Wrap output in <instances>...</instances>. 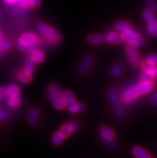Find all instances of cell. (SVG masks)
I'll return each mask as SVG.
<instances>
[{
	"label": "cell",
	"mask_w": 157,
	"mask_h": 158,
	"mask_svg": "<svg viewBox=\"0 0 157 158\" xmlns=\"http://www.w3.org/2000/svg\"><path fill=\"white\" fill-rule=\"evenodd\" d=\"M48 96L52 100L55 108L58 110H63L65 108V104L62 98V92L59 85L56 84H51L48 88Z\"/></svg>",
	"instance_id": "obj_1"
},
{
	"label": "cell",
	"mask_w": 157,
	"mask_h": 158,
	"mask_svg": "<svg viewBox=\"0 0 157 158\" xmlns=\"http://www.w3.org/2000/svg\"><path fill=\"white\" fill-rule=\"evenodd\" d=\"M35 27L43 35L45 36L46 38L50 39V41L52 44L60 43V40H61V35H60V33L56 32L50 26H48L44 23L38 22L36 23Z\"/></svg>",
	"instance_id": "obj_2"
},
{
	"label": "cell",
	"mask_w": 157,
	"mask_h": 158,
	"mask_svg": "<svg viewBox=\"0 0 157 158\" xmlns=\"http://www.w3.org/2000/svg\"><path fill=\"white\" fill-rule=\"evenodd\" d=\"M122 35H123V40H125L126 42H127V44H131L136 48L142 47L144 44V41L141 35L139 34V32L135 31L130 30L123 33Z\"/></svg>",
	"instance_id": "obj_3"
},
{
	"label": "cell",
	"mask_w": 157,
	"mask_h": 158,
	"mask_svg": "<svg viewBox=\"0 0 157 158\" xmlns=\"http://www.w3.org/2000/svg\"><path fill=\"white\" fill-rule=\"evenodd\" d=\"M139 96L140 95L139 94L135 86H131L123 91L121 96V100L123 104H130L137 100Z\"/></svg>",
	"instance_id": "obj_4"
},
{
	"label": "cell",
	"mask_w": 157,
	"mask_h": 158,
	"mask_svg": "<svg viewBox=\"0 0 157 158\" xmlns=\"http://www.w3.org/2000/svg\"><path fill=\"white\" fill-rule=\"evenodd\" d=\"M126 54H127V60L129 63L134 66H137L140 63V57L138 54L136 47L131 45V44H127L126 47Z\"/></svg>",
	"instance_id": "obj_5"
},
{
	"label": "cell",
	"mask_w": 157,
	"mask_h": 158,
	"mask_svg": "<svg viewBox=\"0 0 157 158\" xmlns=\"http://www.w3.org/2000/svg\"><path fill=\"white\" fill-rule=\"evenodd\" d=\"M92 64H93V58L91 56H87L82 60L80 65L77 68L78 73L81 76L87 74L90 68H92Z\"/></svg>",
	"instance_id": "obj_6"
},
{
	"label": "cell",
	"mask_w": 157,
	"mask_h": 158,
	"mask_svg": "<svg viewBox=\"0 0 157 158\" xmlns=\"http://www.w3.org/2000/svg\"><path fill=\"white\" fill-rule=\"evenodd\" d=\"M104 40L106 42L111 43V44H119L123 43V38L122 35H119L115 31H108L104 34Z\"/></svg>",
	"instance_id": "obj_7"
},
{
	"label": "cell",
	"mask_w": 157,
	"mask_h": 158,
	"mask_svg": "<svg viewBox=\"0 0 157 158\" xmlns=\"http://www.w3.org/2000/svg\"><path fill=\"white\" fill-rule=\"evenodd\" d=\"M136 89H137L138 92L140 96L142 95H145L151 92V91L153 90L154 88V84L153 83H149V82H141L139 83L135 86Z\"/></svg>",
	"instance_id": "obj_8"
},
{
	"label": "cell",
	"mask_w": 157,
	"mask_h": 158,
	"mask_svg": "<svg viewBox=\"0 0 157 158\" xmlns=\"http://www.w3.org/2000/svg\"><path fill=\"white\" fill-rule=\"evenodd\" d=\"M100 132L102 139L105 140H114L115 138V132L111 128L107 126H101L100 128Z\"/></svg>",
	"instance_id": "obj_9"
},
{
	"label": "cell",
	"mask_w": 157,
	"mask_h": 158,
	"mask_svg": "<svg viewBox=\"0 0 157 158\" xmlns=\"http://www.w3.org/2000/svg\"><path fill=\"white\" fill-rule=\"evenodd\" d=\"M19 42L24 43V44H37L38 42V37L33 33H27L24 34L23 35L21 36V38L19 40Z\"/></svg>",
	"instance_id": "obj_10"
},
{
	"label": "cell",
	"mask_w": 157,
	"mask_h": 158,
	"mask_svg": "<svg viewBox=\"0 0 157 158\" xmlns=\"http://www.w3.org/2000/svg\"><path fill=\"white\" fill-rule=\"evenodd\" d=\"M132 153L135 158H151V155L140 146L134 147L132 149Z\"/></svg>",
	"instance_id": "obj_11"
},
{
	"label": "cell",
	"mask_w": 157,
	"mask_h": 158,
	"mask_svg": "<svg viewBox=\"0 0 157 158\" xmlns=\"http://www.w3.org/2000/svg\"><path fill=\"white\" fill-rule=\"evenodd\" d=\"M17 48L19 49L20 51H22L23 52H26V53H31V54L32 52L36 50V47L35 44H24V43H21L19 41H18L17 43Z\"/></svg>",
	"instance_id": "obj_12"
},
{
	"label": "cell",
	"mask_w": 157,
	"mask_h": 158,
	"mask_svg": "<svg viewBox=\"0 0 157 158\" xmlns=\"http://www.w3.org/2000/svg\"><path fill=\"white\" fill-rule=\"evenodd\" d=\"M39 119V112L36 108H31L28 112V120L30 124H36Z\"/></svg>",
	"instance_id": "obj_13"
},
{
	"label": "cell",
	"mask_w": 157,
	"mask_h": 158,
	"mask_svg": "<svg viewBox=\"0 0 157 158\" xmlns=\"http://www.w3.org/2000/svg\"><path fill=\"white\" fill-rule=\"evenodd\" d=\"M142 68H143V72L155 77V75L157 74L156 66H155L153 64H149V63L146 61V62H143V64H142Z\"/></svg>",
	"instance_id": "obj_14"
},
{
	"label": "cell",
	"mask_w": 157,
	"mask_h": 158,
	"mask_svg": "<svg viewBox=\"0 0 157 158\" xmlns=\"http://www.w3.org/2000/svg\"><path fill=\"white\" fill-rule=\"evenodd\" d=\"M115 29L117 31L120 32L122 34L125 33V32L131 30V25L127 22H117L115 24Z\"/></svg>",
	"instance_id": "obj_15"
},
{
	"label": "cell",
	"mask_w": 157,
	"mask_h": 158,
	"mask_svg": "<svg viewBox=\"0 0 157 158\" xmlns=\"http://www.w3.org/2000/svg\"><path fill=\"white\" fill-rule=\"evenodd\" d=\"M68 110L72 113H79V112H82L84 109V105L80 103H76V101H74L73 103L70 104L68 105Z\"/></svg>",
	"instance_id": "obj_16"
},
{
	"label": "cell",
	"mask_w": 157,
	"mask_h": 158,
	"mask_svg": "<svg viewBox=\"0 0 157 158\" xmlns=\"http://www.w3.org/2000/svg\"><path fill=\"white\" fill-rule=\"evenodd\" d=\"M62 98L64 100V102L65 105L68 106V104L73 103L75 100V96L72 94V92L70 91H64V92H62Z\"/></svg>",
	"instance_id": "obj_17"
},
{
	"label": "cell",
	"mask_w": 157,
	"mask_h": 158,
	"mask_svg": "<svg viewBox=\"0 0 157 158\" xmlns=\"http://www.w3.org/2000/svg\"><path fill=\"white\" fill-rule=\"evenodd\" d=\"M143 16L147 23H153L155 21V15L154 14V11H152L148 8L143 10Z\"/></svg>",
	"instance_id": "obj_18"
},
{
	"label": "cell",
	"mask_w": 157,
	"mask_h": 158,
	"mask_svg": "<svg viewBox=\"0 0 157 158\" xmlns=\"http://www.w3.org/2000/svg\"><path fill=\"white\" fill-rule=\"evenodd\" d=\"M107 96H108V99L113 105L119 103V96H118V93L115 89H112V88L109 89L107 92Z\"/></svg>",
	"instance_id": "obj_19"
},
{
	"label": "cell",
	"mask_w": 157,
	"mask_h": 158,
	"mask_svg": "<svg viewBox=\"0 0 157 158\" xmlns=\"http://www.w3.org/2000/svg\"><path fill=\"white\" fill-rule=\"evenodd\" d=\"M88 41L95 45H99L104 42V36L100 35H90L88 36Z\"/></svg>",
	"instance_id": "obj_20"
},
{
	"label": "cell",
	"mask_w": 157,
	"mask_h": 158,
	"mask_svg": "<svg viewBox=\"0 0 157 158\" xmlns=\"http://www.w3.org/2000/svg\"><path fill=\"white\" fill-rule=\"evenodd\" d=\"M17 77H18L19 80L21 81L22 83H29L31 80V74L28 73L26 71H21L17 74Z\"/></svg>",
	"instance_id": "obj_21"
},
{
	"label": "cell",
	"mask_w": 157,
	"mask_h": 158,
	"mask_svg": "<svg viewBox=\"0 0 157 158\" xmlns=\"http://www.w3.org/2000/svg\"><path fill=\"white\" fill-rule=\"evenodd\" d=\"M35 63L34 62V60H32L31 56H29L25 60V67H24V69L28 73H31V74L32 72H34V69H35Z\"/></svg>",
	"instance_id": "obj_22"
},
{
	"label": "cell",
	"mask_w": 157,
	"mask_h": 158,
	"mask_svg": "<svg viewBox=\"0 0 157 158\" xmlns=\"http://www.w3.org/2000/svg\"><path fill=\"white\" fill-rule=\"evenodd\" d=\"M64 140V136H63L60 131L55 132L53 134V136H52V143H53L54 145H56V146L60 145L63 143Z\"/></svg>",
	"instance_id": "obj_23"
},
{
	"label": "cell",
	"mask_w": 157,
	"mask_h": 158,
	"mask_svg": "<svg viewBox=\"0 0 157 158\" xmlns=\"http://www.w3.org/2000/svg\"><path fill=\"white\" fill-rule=\"evenodd\" d=\"M31 58L32 60H34V62L36 64H40L42 63L44 60V54L43 52H42L41 51H34V52L31 53Z\"/></svg>",
	"instance_id": "obj_24"
},
{
	"label": "cell",
	"mask_w": 157,
	"mask_h": 158,
	"mask_svg": "<svg viewBox=\"0 0 157 158\" xmlns=\"http://www.w3.org/2000/svg\"><path fill=\"white\" fill-rule=\"evenodd\" d=\"M147 34L151 37H156L157 36V22L155 21L151 23H147Z\"/></svg>",
	"instance_id": "obj_25"
},
{
	"label": "cell",
	"mask_w": 157,
	"mask_h": 158,
	"mask_svg": "<svg viewBox=\"0 0 157 158\" xmlns=\"http://www.w3.org/2000/svg\"><path fill=\"white\" fill-rule=\"evenodd\" d=\"M20 102H21V96H19V94L17 95V96L8 97L7 103L9 104V106L11 107V108L17 107L20 104Z\"/></svg>",
	"instance_id": "obj_26"
},
{
	"label": "cell",
	"mask_w": 157,
	"mask_h": 158,
	"mask_svg": "<svg viewBox=\"0 0 157 158\" xmlns=\"http://www.w3.org/2000/svg\"><path fill=\"white\" fill-rule=\"evenodd\" d=\"M19 94V88L16 85H10L6 89V96L8 97L14 96Z\"/></svg>",
	"instance_id": "obj_27"
},
{
	"label": "cell",
	"mask_w": 157,
	"mask_h": 158,
	"mask_svg": "<svg viewBox=\"0 0 157 158\" xmlns=\"http://www.w3.org/2000/svg\"><path fill=\"white\" fill-rule=\"evenodd\" d=\"M122 72H123V67H122L121 64H115L111 69V76H115V77L119 76V75H121Z\"/></svg>",
	"instance_id": "obj_28"
},
{
	"label": "cell",
	"mask_w": 157,
	"mask_h": 158,
	"mask_svg": "<svg viewBox=\"0 0 157 158\" xmlns=\"http://www.w3.org/2000/svg\"><path fill=\"white\" fill-rule=\"evenodd\" d=\"M114 106V111H115V115L119 117V118H123L125 116V112L123 110V108L120 105V104H116Z\"/></svg>",
	"instance_id": "obj_29"
},
{
	"label": "cell",
	"mask_w": 157,
	"mask_h": 158,
	"mask_svg": "<svg viewBox=\"0 0 157 158\" xmlns=\"http://www.w3.org/2000/svg\"><path fill=\"white\" fill-rule=\"evenodd\" d=\"M60 132H61V133L63 134V136H64V138H66V137L69 136L73 131H72V128H71L70 124H67L62 126L61 129H60Z\"/></svg>",
	"instance_id": "obj_30"
},
{
	"label": "cell",
	"mask_w": 157,
	"mask_h": 158,
	"mask_svg": "<svg viewBox=\"0 0 157 158\" xmlns=\"http://www.w3.org/2000/svg\"><path fill=\"white\" fill-rule=\"evenodd\" d=\"M144 3H145L146 6L152 11L157 10V2L155 0H144Z\"/></svg>",
	"instance_id": "obj_31"
},
{
	"label": "cell",
	"mask_w": 157,
	"mask_h": 158,
	"mask_svg": "<svg viewBox=\"0 0 157 158\" xmlns=\"http://www.w3.org/2000/svg\"><path fill=\"white\" fill-rule=\"evenodd\" d=\"M155 76H151V75L147 74L146 72H143V74L141 75L140 77V80L143 82H149V83H153L154 80H155Z\"/></svg>",
	"instance_id": "obj_32"
},
{
	"label": "cell",
	"mask_w": 157,
	"mask_h": 158,
	"mask_svg": "<svg viewBox=\"0 0 157 158\" xmlns=\"http://www.w3.org/2000/svg\"><path fill=\"white\" fill-rule=\"evenodd\" d=\"M18 7L21 9H28L31 6L30 0H19L18 2H16Z\"/></svg>",
	"instance_id": "obj_33"
},
{
	"label": "cell",
	"mask_w": 157,
	"mask_h": 158,
	"mask_svg": "<svg viewBox=\"0 0 157 158\" xmlns=\"http://www.w3.org/2000/svg\"><path fill=\"white\" fill-rule=\"evenodd\" d=\"M147 62L153 64L155 66L157 65V56L155 54H151L147 57Z\"/></svg>",
	"instance_id": "obj_34"
},
{
	"label": "cell",
	"mask_w": 157,
	"mask_h": 158,
	"mask_svg": "<svg viewBox=\"0 0 157 158\" xmlns=\"http://www.w3.org/2000/svg\"><path fill=\"white\" fill-rule=\"evenodd\" d=\"M101 140L104 143V144L108 145L109 147H111V148H116V147L118 146L117 142L114 140H105V139L101 138Z\"/></svg>",
	"instance_id": "obj_35"
},
{
	"label": "cell",
	"mask_w": 157,
	"mask_h": 158,
	"mask_svg": "<svg viewBox=\"0 0 157 158\" xmlns=\"http://www.w3.org/2000/svg\"><path fill=\"white\" fill-rule=\"evenodd\" d=\"M10 48V44L7 41H0V52L7 51Z\"/></svg>",
	"instance_id": "obj_36"
},
{
	"label": "cell",
	"mask_w": 157,
	"mask_h": 158,
	"mask_svg": "<svg viewBox=\"0 0 157 158\" xmlns=\"http://www.w3.org/2000/svg\"><path fill=\"white\" fill-rule=\"evenodd\" d=\"M149 101L150 103H151V104H152L154 106L157 105V91L151 95V97H150Z\"/></svg>",
	"instance_id": "obj_37"
},
{
	"label": "cell",
	"mask_w": 157,
	"mask_h": 158,
	"mask_svg": "<svg viewBox=\"0 0 157 158\" xmlns=\"http://www.w3.org/2000/svg\"><path fill=\"white\" fill-rule=\"evenodd\" d=\"M31 6L33 8H37L40 6L41 1L40 0H30Z\"/></svg>",
	"instance_id": "obj_38"
},
{
	"label": "cell",
	"mask_w": 157,
	"mask_h": 158,
	"mask_svg": "<svg viewBox=\"0 0 157 158\" xmlns=\"http://www.w3.org/2000/svg\"><path fill=\"white\" fill-rule=\"evenodd\" d=\"M70 125H71V128H72V131H77L80 128V125L76 122H72L70 123Z\"/></svg>",
	"instance_id": "obj_39"
},
{
	"label": "cell",
	"mask_w": 157,
	"mask_h": 158,
	"mask_svg": "<svg viewBox=\"0 0 157 158\" xmlns=\"http://www.w3.org/2000/svg\"><path fill=\"white\" fill-rule=\"evenodd\" d=\"M5 96H6V88L1 87L0 88V100L3 99Z\"/></svg>",
	"instance_id": "obj_40"
},
{
	"label": "cell",
	"mask_w": 157,
	"mask_h": 158,
	"mask_svg": "<svg viewBox=\"0 0 157 158\" xmlns=\"http://www.w3.org/2000/svg\"><path fill=\"white\" fill-rule=\"evenodd\" d=\"M6 116H7L6 112H5L4 110H2V109H0V120H2V119L6 118Z\"/></svg>",
	"instance_id": "obj_41"
},
{
	"label": "cell",
	"mask_w": 157,
	"mask_h": 158,
	"mask_svg": "<svg viewBox=\"0 0 157 158\" xmlns=\"http://www.w3.org/2000/svg\"><path fill=\"white\" fill-rule=\"evenodd\" d=\"M4 1H5L6 3L9 4V5H11V4H15L19 0H4Z\"/></svg>",
	"instance_id": "obj_42"
},
{
	"label": "cell",
	"mask_w": 157,
	"mask_h": 158,
	"mask_svg": "<svg viewBox=\"0 0 157 158\" xmlns=\"http://www.w3.org/2000/svg\"><path fill=\"white\" fill-rule=\"evenodd\" d=\"M3 58V56H2V52H0V60H2V59Z\"/></svg>",
	"instance_id": "obj_43"
},
{
	"label": "cell",
	"mask_w": 157,
	"mask_h": 158,
	"mask_svg": "<svg viewBox=\"0 0 157 158\" xmlns=\"http://www.w3.org/2000/svg\"><path fill=\"white\" fill-rule=\"evenodd\" d=\"M155 78H157V74L155 75Z\"/></svg>",
	"instance_id": "obj_44"
}]
</instances>
